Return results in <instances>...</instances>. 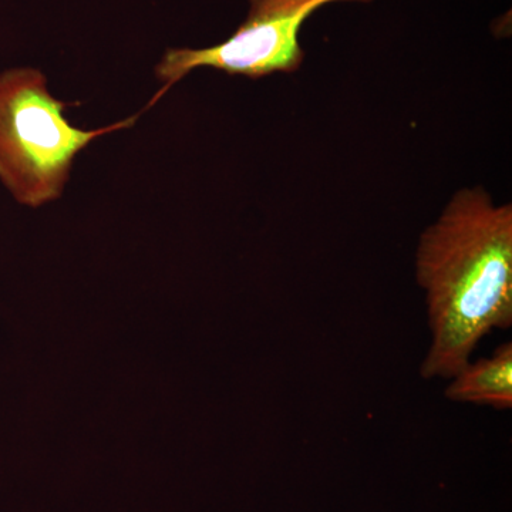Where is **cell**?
<instances>
[{
    "label": "cell",
    "instance_id": "1",
    "mask_svg": "<svg viewBox=\"0 0 512 512\" xmlns=\"http://www.w3.org/2000/svg\"><path fill=\"white\" fill-rule=\"evenodd\" d=\"M414 268L431 333L420 375L450 380L488 333L511 328L512 205L461 188L420 235Z\"/></svg>",
    "mask_w": 512,
    "mask_h": 512
},
{
    "label": "cell",
    "instance_id": "2",
    "mask_svg": "<svg viewBox=\"0 0 512 512\" xmlns=\"http://www.w3.org/2000/svg\"><path fill=\"white\" fill-rule=\"evenodd\" d=\"M67 107L49 92L40 70L0 73V181L19 204L39 208L59 200L76 157L97 138L133 126L138 117L82 130L64 116Z\"/></svg>",
    "mask_w": 512,
    "mask_h": 512
},
{
    "label": "cell",
    "instance_id": "3",
    "mask_svg": "<svg viewBox=\"0 0 512 512\" xmlns=\"http://www.w3.org/2000/svg\"><path fill=\"white\" fill-rule=\"evenodd\" d=\"M248 18L229 39L205 49H168L157 64L163 83L151 99L154 106L174 84L195 69L220 70L232 76L261 79L275 73L301 69L305 52L299 43L303 23L312 13L332 2L369 3L372 0H249Z\"/></svg>",
    "mask_w": 512,
    "mask_h": 512
},
{
    "label": "cell",
    "instance_id": "4",
    "mask_svg": "<svg viewBox=\"0 0 512 512\" xmlns=\"http://www.w3.org/2000/svg\"><path fill=\"white\" fill-rule=\"evenodd\" d=\"M444 394L450 402L511 410L512 343H504L490 357L470 360L451 377Z\"/></svg>",
    "mask_w": 512,
    "mask_h": 512
}]
</instances>
